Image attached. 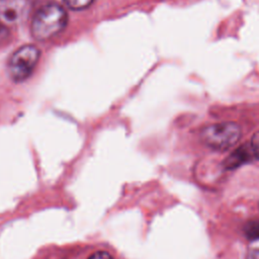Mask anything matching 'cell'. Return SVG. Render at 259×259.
<instances>
[{
    "mask_svg": "<svg viewBox=\"0 0 259 259\" xmlns=\"http://www.w3.org/2000/svg\"><path fill=\"white\" fill-rule=\"evenodd\" d=\"M64 3L73 10H83L89 7L94 0H63Z\"/></svg>",
    "mask_w": 259,
    "mask_h": 259,
    "instance_id": "obj_6",
    "label": "cell"
},
{
    "mask_svg": "<svg viewBox=\"0 0 259 259\" xmlns=\"http://www.w3.org/2000/svg\"><path fill=\"white\" fill-rule=\"evenodd\" d=\"M252 159H254V157L252 155L249 143H247L244 146L238 148L235 152L232 153V155L229 156V158L226 160V166L228 168H234Z\"/></svg>",
    "mask_w": 259,
    "mask_h": 259,
    "instance_id": "obj_5",
    "label": "cell"
},
{
    "mask_svg": "<svg viewBox=\"0 0 259 259\" xmlns=\"http://www.w3.org/2000/svg\"><path fill=\"white\" fill-rule=\"evenodd\" d=\"M40 52L35 46L25 45L17 49L10 57L7 64L9 77L15 82H21L27 79L33 72Z\"/></svg>",
    "mask_w": 259,
    "mask_h": 259,
    "instance_id": "obj_3",
    "label": "cell"
},
{
    "mask_svg": "<svg viewBox=\"0 0 259 259\" xmlns=\"http://www.w3.org/2000/svg\"><path fill=\"white\" fill-rule=\"evenodd\" d=\"M68 14L58 3H47L40 6L32 17L30 31L34 39L44 41L60 33L67 25Z\"/></svg>",
    "mask_w": 259,
    "mask_h": 259,
    "instance_id": "obj_1",
    "label": "cell"
},
{
    "mask_svg": "<svg viewBox=\"0 0 259 259\" xmlns=\"http://www.w3.org/2000/svg\"><path fill=\"white\" fill-rule=\"evenodd\" d=\"M249 146L254 159L259 160V132H257L249 142Z\"/></svg>",
    "mask_w": 259,
    "mask_h": 259,
    "instance_id": "obj_7",
    "label": "cell"
},
{
    "mask_svg": "<svg viewBox=\"0 0 259 259\" xmlns=\"http://www.w3.org/2000/svg\"><path fill=\"white\" fill-rule=\"evenodd\" d=\"M241 137V127L236 122H220L201 130L200 138L209 148L225 151L233 147Z\"/></svg>",
    "mask_w": 259,
    "mask_h": 259,
    "instance_id": "obj_2",
    "label": "cell"
},
{
    "mask_svg": "<svg viewBox=\"0 0 259 259\" xmlns=\"http://www.w3.org/2000/svg\"><path fill=\"white\" fill-rule=\"evenodd\" d=\"M32 0H0V22L16 24L28 13Z\"/></svg>",
    "mask_w": 259,
    "mask_h": 259,
    "instance_id": "obj_4",
    "label": "cell"
},
{
    "mask_svg": "<svg viewBox=\"0 0 259 259\" xmlns=\"http://www.w3.org/2000/svg\"><path fill=\"white\" fill-rule=\"evenodd\" d=\"M246 259H259V248L250 249L246 255Z\"/></svg>",
    "mask_w": 259,
    "mask_h": 259,
    "instance_id": "obj_9",
    "label": "cell"
},
{
    "mask_svg": "<svg viewBox=\"0 0 259 259\" xmlns=\"http://www.w3.org/2000/svg\"><path fill=\"white\" fill-rule=\"evenodd\" d=\"M88 259H113L112 256L105 251H96L91 254Z\"/></svg>",
    "mask_w": 259,
    "mask_h": 259,
    "instance_id": "obj_8",
    "label": "cell"
}]
</instances>
